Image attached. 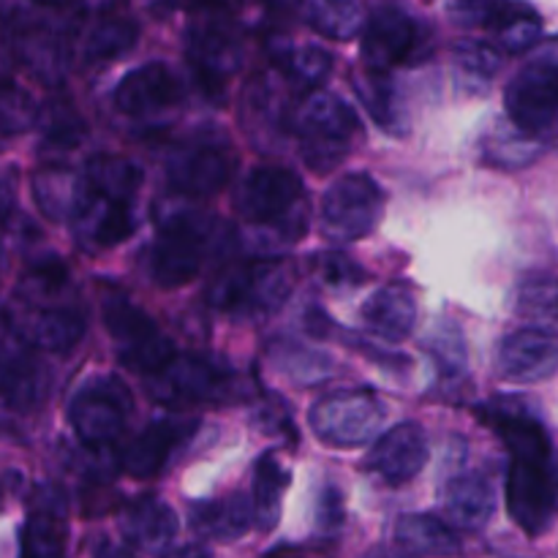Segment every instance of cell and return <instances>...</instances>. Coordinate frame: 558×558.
Masks as SVG:
<instances>
[{
	"label": "cell",
	"instance_id": "1",
	"mask_svg": "<svg viewBox=\"0 0 558 558\" xmlns=\"http://www.w3.org/2000/svg\"><path fill=\"white\" fill-rule=\"evenodd\" d=\"M485 420L510 452V518L529 537H539L556 515V461L548 430L526 398H496L485 407Z\"/></svg>",
	"mask_w": 558,
	"mask_h": 558
},
{
	"label": "cell",
	"instance_id": "39",
	"mask_svg": "<svg viewBox=\"0 0 558 558\" xmlns=\"http://www.w3.org/2000/svg\"><path fill=\"white\" fill-rule=\"evenodd\" d=\"M556 278L550 272H529L515 289V308L532 319L556 322Z\"/></svg>",
	"mask_w": 558,
	"mask_h": 558
},
{
	"label": "cell",
	"instance_id": "49",
	"mask_svg": "<svg viewBox=\"0 0 558 558\" xmlns=\"http://www.w3.org/2000/svg\"><path fill=\"white\" fill-rule=\"evenodd\" d=\"M0 265H3V262H0Z\"/></svg>",
	"mask_w": 558,
	"mask_h": 558
},
{
	"label": "cell",
	"instance_id": "10",
	"mask_svg": "<svg viewBox=\"0 0 558 558\" xmlns=\"http://www.w3.org/2000/svg\"><path fill=\"white\" fill-rule=\"evenodd\" d=\"M101 311L104 325H107L109 336L114 338L120 360L131 371L153 376L174 357V343L125 294H107Z\"/></svg>",
	"mask_w": 558,
	"mask_h": 558
},
{
	"label": "cell",
	"instance_id": "40",
	"mask_svg": "<svg viewBox=\"0 0 558 558\" xmlns=\"http://www.w3.org/2000/svg\"><path fill=\"white\" fill-rule=\"evenodd\" d=\"M281 65L292 82H298L305 90H314L330 76L332 54L322 47H294L287 54H281Z\"/></svg>",
	"mask_w": 558,
	"mask_h": 558
},
{
	"label": "cell",
	"instance_id": "36",
	"mask_svg": "<svg viewBox=\"0 0 558 558\" xmlns=\"http://www.w3.org/2000/svg\"><path fill=\"white\" fill-rule=\"evenodd\" d=\"M140 38V27L134 20H123V16H107L98 22L85 38V54L87 63H98V60H112L118 54L129 52Z\"/></svg>",
	"mask_w": 558,
	"mask_h": 558
},
{
	"label": "cell",
	"instance_id": "22",
	"mask_svg": "<svg viewBox=\"0 0 558 558\" xmlns=\"http://www.w3.org/2000/svg\"><path fill=\"white\" fill-rule=\"evenodd\" d=\"M178 529L180 523L172 507L153 496L134 501L120 518L125 545L131 550H142V554H163L178 537Z\"/></svg>",
	"mask_w": 558,
	"mask_h": 558
},
{
	"label": "cell",
	"instance_id": "15",
	"mask_svg": "<svg viewBox=\"0 0 558 558\" xmlns=\"http://www.w3.org/2000/svg\"><path fill=\"white\" fill-rule=\"evenodd\" d=\"M428 436H425L423 425L407 420V423L392 425L387 434L379 436L374 450L365 458V469L381 480V483L407 485L417 477L428 463Z\"/></svg>",
	"mask_w": 558,
	"mask_h": 558
},
{
	"label": "cell",
	"instance_id": "33",
	"mask_svg": "<svg viewBox=\"0 0 558 558\" xmlns=\"http://www.w3.org/2000/svg\"><path fill=\"white\" fill-rule=\"evenodd\" d=\"M488 27H494L501 49L510 54H523L537 47L543 36V20L534 9L510 0H499L496 11L490 14Z\"/></svg>",
	"mask_w": 558,
	"mask_h": 558
},
{
	"label": "cell",
	"instance_id": "18",
	"mask_svg": "<svg viewBox=\"0 0 558 558\" xmlns=\"http://www.w3.org/2000/svg\"><path fill=\"white\" fill-rule=\"evenodd\" d=\"M9 325L41 352L63 354L71 352L85 336V316L74 305H47V303H22Z\"/></svg>",
	"mask_w": 558,
	"mask_h": 558
},
{
	"label": "cell",
	"instance_id": "25",
	"mask_svg": "<svg viewBox=\"0 0 558 558\" xmlns=\"http://www.w3.org/2000/svg\"><path fill=\"white\" fill-rule=\"evenodd\" d=\"M365 327L387 341H403L417 325V300L403 283H387L376 289L360 308Z\"/></svg>",
	"mask_w": 558,
	"mask_h": 558
},
{
	"label": "cell",
	"instance_id": "20",
	"mask_svg": "<svg viewBox=\"0 0 558 558\" xmlns=\"http://www.w3.org/2000/svg\"><path fill=\"white\" fill-rule=\"evenodd\" d=\"M196 428H199V420H156V423L147 425V428L125 447L123 458H120V466H123V472L131 474L134 480L156 477V474L163 472V466L172 461L174 452L183 445H189V439L196 434Z\"/></svg>",
	"mask_w": 558,
	"mask_h": 558
},
{
	"label": "cell",
	"instance_id": "45",
	"mask_svg": "<svg viewBox=\"0 0 558 558\" xmlns=\"http://www.w3.org/2000/svg\"><path fill=\"white\" fill-rule=\"evenodd\" d=\"M20 58L31 65V71L47 76L58 71L60 52L52 41H47V33H25L20 38Z\"/></svg>",
	"mask_w": 558,
	"mask_h": 558
},
{
	"label": "cell",
	"instance_id": "47",
	"mask_svg": "<svg viewBox=\"0 0 558 558\" xmlns=\"http://www.w3.org/2000/svg\"><path fill=\"white\" fill-rule=\"evenodd\" d=\"M499 0H452V11L466 25H488Z\"/></svg>",
	"mask_w": 558,
	"mask_h": 558
},
{
	"label": "cell",
	"instance_id": "11",
	"mask_svg": "<svg viewBox=\"0 0 558 558\" xmlns=\"http://www.w3.org/2000/svg\"><path fill=\"white\" fill-rule=\"evenodd\" d=\"M161 232L150 251V276L161 289H178L194 281L207 248V223L196 213L174 210L161 216Z\"/></svg>",
	"mask_w": 558,
	"mask_h": 558
},
{
	"label": "cell",
	"instance_id": "48",
	"mask_svg": "<svg viewBox=\"0 0 558 558\" xmlns=\"http://www.w3.org/2000/svg\"><path fill=\"white\" fill-rule=\"evenodd\" d=\"M36 3H41V5H65V3H71V0H36Z\"/></svg>",
	"mask_w": 558,
	"mask_h": 558
},
{
	"label": "cell",
	"instance_id": "7",
	"mask_svg": "<svg viewBox=\"0 0 558 558\" xmlns=\"http://www.w3.org/2000/svg\"><path fill=\"white\" fill-rule=\"evenodd\" d=\"M134 409L131 390L112 374L93 376L71 398L69 420L76 439L87 450H104L114 445L125 430V423Z\"/></svg>",
	"mask_w": 558,
	"mask_h": 558
},
{
	"label": "cell",
	"instance_id": "24",
	"mask_svg": "<svg viewBox=\"0 0 558 558\" xmlns=\"http://www.w3.org/2000/svg\"><path fill=\"white\" fill-rule=\"evenodd\" d=\"M441 505H445V515L450 518L452 526L463 529V532H483L496 512L494 485L480 472L456 474L445 485Z\"/></svg>",
	"mask_w": 558,
	"mask_h": 558
},
{
	"label": "cell",
	"instance_id": "29",
	"mask_svg": "<svg viewBox=\"0 0 558 558\" xmlns=\"http://www.w3.org/2000/svg\"><path fill=\"white\" fill-rule=\"evenodd\" d=\"M85 196V178L63 167H44L33 174V199L49 221H71Z\"/></svg>",
	"mask_w": 558,
	"mask_h": 558
},
{
	"label": "cell",
	"instance_id": "8",
	"mask_svg": "<svg viewBox=\"0 0 558 558\" xmlns=\"http://www.w3.org/2000/svg\"><path fill=\"white\" fill-rule=\"evenodd\" d=\"M387 407L376 392L336 390L319 398L308 412V425L319 441L330 447H363L385 425Z\"/></svg>",
	"mask_w": 558,
	"mask_h": 558
},
{
	"label": "cell",
	"instance_id": "5",
	"mask_svg": "<svg viewBox=\"0 0 558 558\" xmlns=\"http://www.w3.org/2000/svg\"><path fill=\"white\" fill-rule=\"evenodd\" d=\"M385 213V191L371 174L352 172L330 185L319 205V232L343 245L368 238Z\"/></svg>",
	"mask_w": 558,
	"mask_h": 558
},
{
	"label": "cell",
	"instance_id": "31",
	"mask_svg": "<svg viewBox=\"0 0 558 558\" xmlns=\"http://www.w3.org/2000/svg\"><path fill=\"white\" fill-rule=\"evenodd\" d=\"M396 543L401 545L407 554L417 556H450L461 550L458 534L452 532L441 518L423 515V512L398 518Z\"/></svg>",
	"mask_w": 558,
	"mask_h": 558
},
{
	"label": "cell",
	"instance_id": "42",
	"mask_svg": "<svg viewBox=\"0 0 558 558\" xmlns=\"http://www.w3.org/2000/svg\"><path fill=\"white\" fill-rule=\"evenodd\" d=\"M425 349L434 354L436 365H439V371L445 376H458L466 371V343H463V332L452 322H445L441 327H436L430 332Z\"/></svg>",
	"mask_w": 558,
	"mask_h": 558
},
{
	"label": "cell",
	"instance_id": "17",
	"mask_svg": "<svg viewBox=\"0 0 558 558\" xmlns=\"http://www.w3.org/2000/svg\"><path fill=\"white\" fill-rule=\"evenodd\" d=\"M558 365V341L550 330L526 327L515 330L496 349V371L515 385H534L550 379Z\"/></svg>",
	"mask_w": 558,
	"mask_h": 558
},
{
	"label": "cell",
	"instance_id": "23",
	"mask_svg": "<svg viewBox=\"0 0 558 558\" xmlns=\"http://www.w3.org/2000/svg\"><path fill=\"white\" fill-rule=\"evenodd\" d=\"M69 529H65V496L54 488H44L36 496L33 512L22 526L20 550L33 558L63 556Z\"/></svg>",
	"mask_w": 558,
	"mask_h": 558
},
{
	"label": "cell",
	"instance_id": "14",
	"mask_svg": "<svg viewBox=\"0 0 558 558\" xmlns=\"http://www.w3.org/2000/svg\"><path fill=\"white\" fill-rule=\"evenodd\" d=\"M71 223H74L76 240L85 248H114L123 240H129L136 229L134 199H120V196L101 194V191H93L85 183V196L76 205Z\"/></svg>",
	"mask_w": 558,
	"mask_h": 558
},
{
	"label": "cell",
	"instance_id": "9",
	"mask_svg": "<svg viewBox=\"0 0 558 558\" xmlns=\"http://www.w3.org/2000/svg\"><path fill=\"white\" fill-rule=\"evenodd\" d=\"M153 379V396L169 407L191 403H227L238 398V376L207 354H180L163 365Z\"/></svg>",
	"mask_w": 558,
	"mask_h": 558
},
{
	"label": "cell",
	"instance_id": "21",
	"mask_svg": "<svg viewBox=\"0 0 558 558\" xmlns=\"http://www.w3.org/2000/svg\"><path fill=\"white\" fill-rule=\"evenodd\" d=\"M180 101H183V85L169 71V65L158 63V60L129 71L114 87V104H118L120 112L131 114V118L161 112V109L174 107Z\"/></svg>",
	"mask_w": 558,
	"mask_h": 558
},
{
	"label": "cell",
	"instance_id": "37",
	"mask_svg": "<svg viewBox=\"0 0 558 558\" xmlns=\"http://www.w3.org/2000/svg\"><path fill=\"white\" fill-rule=\"evenodd\" d=\"M272 365L287 379L298 381V385L322 381L332 371V360L327 354L298 347V343H278V347H272Z\"/></svg>",
	"mask_w": 558,
	"mask_h": 558
},
{
	"label": "cell",
	"instance_id": "3",
	"mask_svg": "<svg viewBox=\"0 0 558 558\" xmlns=\"http://www.w3.org/2000/svg\"><path fill=\"white\" fill-rule=\"evenodd\" d=\"M292 125L305 167L319 174L341 167L352 156L354 145L365 136L354 109L332 93L319 90V87H314L298 104Z\"/></svg>",
	"mask_w": 558,
	"mask_h": 558
},
{
	"label": "cell",
	"instance_id": "16",
	"mask_svg": "<svg viewBox=\"0 0 558 558\" xmlns=\"http://www.w3.org/2000/svg\"><path fill=\"white\" fill-rule=\"evenodd\" d=\"M234 172V156L223 145L196 142L180 147L167 161V180L174 191L202 199L227 189Z\"/></svg>",
	"mask_w": 558,
	"mask_h": 558
},
{
	"label": "cell",
	"instance_id": "4",
	"mask_svg": "<svg viewBox=\"0 0 558 558\" xmlns=\"http://www.w3.org/2000/svg\"><path fill=\"white\" fill-rule=\"evenodd\" d=\"M292 292V272L287 265L262 256L254 262H240L213 278L207 289V303L216 311L238 319L265 316L281 308Z\"/></svg>",
	"mask_w": 558,
	"mask_h": 558
},
{
	"label": "cell",
	"instance_id": "2",
	"mask_svg": "<svg viewBox=\"0 0 558 558\" xmlns=\"http://www.w3.org/2000/svg\"><path fill=\"white\" fill-rule=\"evenodd\" d=\"M238 210L248 223V248L272 256L298 243L308 227L303 180L287 167H256L238 191Z\"/></svg>",
	"mask_w": 558,
	"mask_h": 558
},
{
	"label": "cell",
	"instance_id": "35",
	"mask_svg": "<svg viewBox=\"0 0 558 558\" xmlns=\"http://www.w3.org/2000/svg\"><path fill=\"white\" fill-rule=\"evenodd\" d=\"M456 74L466 90L483 93L501 69V54L485 41H461L452 52Z\"/></svg>",
	"mask_w": 558,
	"mask_h": 558
},
{
	"label": "cell",
	"instance_id": "34",
	"mask_svg": "<svg viewBox=\"0 0 558 558\" xmlns=\"http://www.w3.org/2000/svg\"><path fill=\"white\" fill-rule=\"evenodd\" d=\"M85 183L93 191H101V194L120 196V199H134L136 191L142 185V172L140 167H134L131 161L120 156H96L87 161L85 167Z\"/></svg>",
	"mask_w": 558,
	"mask_h": 558
},
{
	"label": "cell",
	"instance_id": "6",
	"mask_svg": "<svg viewBox=\"0 0 558 558\" xmlns=\"http://www.w3.org/2000/svg\"><path fill=\"white\" fill-rule=\"evenodd\" d=\"M507 120L518 129L548 140L558 118V58L556 44L548 41L537 58L529 60L505 90Z\"/></svg>",
	"mask_w": 558,
	"mask_h": 558
},
{
	"label": "cell",
	"instance_id": "27",
	"mask_svg": "<svg viewBox=\"0 0 558 558\" xmlns=\"http://www.w3.org/2000/svg\"><path fill=\"white\" fill-rule=\"evenodd\" d=\"M191 526L199 537L218 539H240L254 526V505L251 496L229 494L223 499H205L191 505Z\"/></svg>",
	"mask_w": 558,
	"mask_h": 558
},
{
	"label": "cell",
	"instance_id": "44",
	"mask_svg": "<svg viewBox=\"0 0 558 558\" xmlns=\"http://www.w3.org/2000/svg\"><path fill=\"white\" fill-rule=\"evenodd\" d=\"M343 521H347L343 494L336 488V485H325V488L316 494V507H314L316 532L327 539H336V534L343 529Z\"/></svg>",
	"mask_w": 558,
	"mask_h": 558
},
{
	"label": "cell",
	"instance_id": "19",
	"mask_svg": "<svg viewBox=\"0 0 558 558\" xmlns=\"http://www.w3.org/2000/svg\"><path fill=\"white\" fill-rule=\"evenodd\" d=\"M420 31L412 16L398 5H381L363 25V58L365 69L390 71L412 60L417 52Z\"/></svg>",
	"mask_w": 558,
	"mask_h": 558
},
{
	"label": "cell",
	"instance_id": "41",
	"mask_svg": "<svg viewBox=\"0 0 558 558\" xmlns=\"http://www.w3.org/2000/svg\"><path fill=\"white\" fill-rule=\"evenodd\" d=\"M38 107L27 90L9 80H0V136H16L33 129Z\"/></svg>",
	"mask_w": 558,
	"mask_h": 558
},
{
	"label": "cell",
	"instance_id": "43",
	"mask_svg": "<svg viewBox=\"0 0 558 558\" xmlns=\"http://www.w3.org/2000/svg\"><path fill=\"white\" fill-rule=\"evenodd\" d=\"M44 134L54 147H74L85 136V120L65 98H54L44 112Z\"/></svg>",
	"mask_w": 558,
	"mask_h": 558
},
{
	"label": "cell",
	"instance_id": "12",
	"mask_svg": "<svg viewBox=\"0 0 558 558\" xmlns=\"http://www.w3.org/2000/svg\"><path fill=\"white\" fill-rule=\"evenodd\" d=\"M189 63L207 90L221 93L243 65L240 36L218 16L199 22L189 31Z\"/></svg>",
	"mask_w": 558,
	"mask_h": 558
},
{
	"label": "cell",
	"instance_id": "32",
	"mask_svg": "<svg viewBox=\"0 0 558 558\" xmlns=\"http://www.w3.org/2000/svg\"><path fill=\"white\" fill-rule=\"evenodd\" d=\"M300 16L311 31L332 41H349L365 25L360 0H300Z\"/></svg>",
	"mask_w": 558,
	"mask_h": 558
},
{
	"label": "cell",
	"instance_id": "28",
	"mask_svg": "<svg viewBox=\"0 0 558 558\" xmlns=\"http://www.w3.org/2000/svg\"><path fill=\"white\" fill-rule=\"evenodd\" d=\"M480 153L490 167L523 169L543 156L545 140L518 129L512 120H501L485 131V136L480 140Z\"/></svg>",
	"mask_w": 558,
	"mask_h": 558
},
{
	"label": "cell",
	"instance_id": "46",
	"mask_svg": "<svg viewBox=\"0 0 558 558\" xmlns=\"http://www.w3.org/2000/svg\"><path fill=\"white\" fill-rule=\"evenodd\" d=\"M319 267H322V281L330 283V287H336V289L360 287V283L368 278L357 262H352L349 256H343V254L325 256Z\"/></svg>",
	"mask_w": 558,
	"mask_h": 558
},
{
	"label": "cell",
	"instance_id": "30",
	"mask_svg": "<svg viewBox=\"0 0 558 558\" xmlns=\"http://www.w3.org/2000/svg\"><path fill=\"white\" fill-rule=\"evenodd\" d=\"M289 480H292V474L283 466L278 452L259 456V461L254 466V496H251V505H254V523L262 532H272L276 529Z\"/></svg>",
	"mask_w": 558,
	"mask_h": 558
},
{
	"label": "cell",
	"instance_id": "38",
	"mask_svg": "<svg viewBox=\"0 0 558 558\" xmlns=\"http://www.w3.org/2000/svg\"><path fill=\"white\" fill-rule=\"evenodd\" d=\"M243 120L245 131H248L251 140H262L265 134H276L281 120V101H278V93L270 82L259 80L256 85L248 87L243 104Z\"/></svg>",
	"mask_w": 558,
	"mask_h": 558
},
{
	"label": "cell",
	"instance_id": "26",
	"mask_svg": "<svg viewBox=\"0 0 558 558\" xmlns=\"http://www.w3.org/2000/svg\"><path fill=\"white\" fill-rule=\"evenodd\" d=\"M354 93H357L360 104L365 107V112L371 114L376 125L381 131L392 136H403L409 131V112L407 104H403L401 90L392 82V76L387 71L379 69H365L363 74H354L352 80Z\"/></svg>",
	"mask_w": 558,
	"mask_h": 558
},
{
	"label": "cell",
	"instance_id": "13",
	"mask_svg": "<svg viewBox=\"0 0 558 558\" xmlns=\"http://www.w3.org/2000/svg\"><path fill=\"white\" fill-rule=\"evenodd\" d=\"M47 396V374L36 349L9 325L0 322V401L14 409H33Z\"/></svg>",
	"mask_w": 558,
	"mask_h": 558
}]
</instances>
